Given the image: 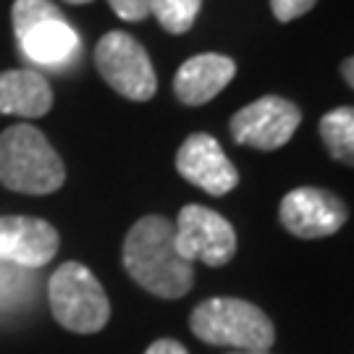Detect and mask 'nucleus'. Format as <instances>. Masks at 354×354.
<instances>
[{
  "label": "nucleus",
  "instance_id": "nucleus-5",
  "mask_svg": "<svg viewBox=\"0 0 354 354\" xmlns=\"http://www.w3.org/2000/svg\"><path fill=\"white\" fill-rule=\"evenodd\" d=\"M95 66L111 87L129 100L145 102L158 92L147 50L127 32H108L95 48Z\"/></svg>",
  "mask_w": 354,
  "mask_h": 354
},
{
  "label": "nucleus",
  "instance_id": "nucleus-20",
  "mask_svg": "<svg viewBox=\"0 0 354 354\" xmlns=\"http://www.w3.org/2000/svg\"><path fill=\"white\" fill-rule=\"evenodd\" d=\"M342 74H344V79H346V84H349V87L354 89V55H352V58H346V61H344Z\"/></svg>",
  "mask_w": 354,
  "mask_h": 354
},
{
  "label": "nucleus",
  "instance_id": "nucleus-11",
  "mask_svg": "<svg viewBox=\"0 0 354 354\" xmlns=\"http://www.w3.org/2000/svg\"><path fill=\"white\" fill-rule=\"evenodd\" d=\"M236 74V64L228 55L203 53L184 61L174 76V92L184 105H205L228 87Z\"/></svg>",
  "mask_w": 354,
  "mask_h": 354
},
{
  "label": "nucleus",
  "instance_id": "nucleus-18",
  "mask_svg": "<svg viewBox=\"0 0 354 354\" xmlns=\"http://www.w3.org/2000/svg\"><path fill=\"white\" fill-rule=\"evenodd\" d=\"M124 21H142L150 16V0H108Z\"/></svg>",
  "mask_w": 354,
  "mask_h": 354
},
{
  "label": "nucleus",
  "instance_id": "nucleus-17",
  "mask_svg": "<svg viewBox=\"0 0 354 354\" xmlns=\"http://www.w3.org/2000/svg\"><path fill=\"white\" fill-rule=\"evenodd\" d=\"M317 0H270V8L273 16L279 21H291V19H299L302 13H307Z\"/></svg>",
  "mask_w": 354,
  "mask_h": 354
},
{
  "label": "nucleus",
  "instance_id": "nucleus-22",
  "mask_svg": "<svg viewBox=\"0 0 354 354\" xmlns=\"http://www.w3.org/2000/svg\"><path fill=\"white\" fill-rule=\"evenodd\" d=\"M228 354H270V352H228Z\"/></svg>",
  "mask_w": 354,
  "mask_h": 354
},
{
  "label": "nucleus",
  "instance_id": "nucleus-12",
  "mask_svg": "<svg viewBox=\"0 0 354 354\" xmlns=\"http://www.w3.org/2000/svg\"><path fill=\"white\" fill-rule=\"evenodd\" d=\"M19 45L32 64L39 66H64L71 64L79 53V37L74 26L66 24L64 13H55L29 26L19 35Z\"/></svg>",
  "mask_w": 354,
  "mask_h": 354
},
{
  "label": "nucleus",
  "instance_id": "nucleus-2",
  "mask_svg": "<svg viewBox=\"0 0 354 354\" xmlns=\"http://www.w3.org/2000/svg\"><path fill=\"white\" fill-rule=\"evenodd\" d=\"M66 181V165L45 134L16 124L0 134V184L21 194H53Z\"/></svg>",
  "mask_w": 354,
  "mask_h": 354
},
{
  "label": "nucleus",
  "instance_id": "nucleus-7",
  "mask_svg": "<svg viewBox=\"0 0 354 354\" xmlns=\"http://www.w3.org/2000/svg\"><path fill=\"white\" fill-rule=\"evenodd\" d=\"M302 124L299 108L286 97L268 95L244 105L231 118V137L254 150H279Z\"/></svg>",
  "mask_w": 354,
  "mask_h": 354
},
{
  "label": "nucleus",
  "instance_id": "nucleus-10",
  "mask_svg": "<svg viewBox=\"0 0 354 354\" xmlns=\"http://www.w3.org/2000/svg\"><path fill=\"white\" fill-rule=\"evenodd\" d=\"M58 231L29 215H3L0 218V263L19 268L48 266L58 252Z\"/></svg>",
  "mask_w": 354,
  "mask_h": 354
},
{
  "label": "nucleus",
  "instance_id": "nucleus-9",
  "mask_svg": "<svg viewBox=\"0 0 354 354\" xmlns=\"http://www.w3.org/2000/svg\"><path fill=\"white\" fill-rule=\"evenodd\" d=\"M178 174L197 189L213 197H223L239 184L236 165L228 160L223 147L210 134H192L184 140L176 155Z\"/></svg>",
  "mask_w": 354,
  "mask_h": 354
},
{
  "label": "nucleus",
  "instance_id": "nucleus-16",
  "mask_svg": "<svg viewBox=\"0 0 354 354\" xmlns=\"http://www.w3.org/2000/svg\"><path fill=\"white\" fill-rule=\"evenodd\" d=\"M61 13V8L50 3V0H16L13 3V32L16 37L24 35L29 26H35L37 21Z\"/></svg>",
  "mask_w": 354,
  "mask_h": 354
},
{
  "label": "nucleus",
  "instance_id": "nucleus-6",
  "mask_svg": "<svg viewBox=\"0 0 354 354\" xmlns=\"http://www.w3.org/2000/svg\"><path fill=\"white\" fill-rule=\"evenodd\" d=\"M178 254L194 263L200 260L210 268L226 266L236 254V231L221 213L205 205H187L181 207L174 226Z\"/></svg>",
  "mask_w": 354,
  "mask_h": 354
},
{
  "label": "nucleus",
  "instance_id": "nucleus-4",
  "mask_svg": "<svg viewBox=\"0 0 354 354\" xmlns=\"http://www.w3.org/2000/svg\"><path fill=\"white\" fill-rule=\"evenodd\" d=\"M48 302L53 317L74 333H97L111 317V302L100 281L82 263H64L50 276Z\"/></svg>",
  "mask_w": 354,
  "mask_h": 354
},
{
  "label": "nucleus",
  "instance_id": "nucleus-15",
  "mask_svg": "<svg viewBox=\"0 0 354 354\" xmlns=\"http://www.w3.org/2000/svg\"><path fill=\"white\" fill-rule=\"evenodd\" d=\"M200 8H203V0H150V13L171 35L189 32Z\"/></svg>",
  "mask_w": 354,
  "mask_h": 354
},
{
  "label": "nucleus",
  "instance_id": "nucleus-8",
  "mask_svg": "<svg viewBox=\"0 0 354 354\" xmlns=\"http://www.w3.org/2000/svg\"><path fill=\"white\" fill-rule=\"evenodd\" d=\"M281 223L299 239H323L346 223V205L326 189L299 187L281 200Z\"/></svg>",
  "mask_w": 354,
  "mask_h": 354
},
{
  "label": "nucleus",
  "instance_id": "nucleus-13",
  "mask_svg": "<svg viewBox=\"0 0 354 354\" xmlns=\"http://www.w3.org/2000/svg\"><path fill=\"white\" fill-rule=\"evenodd\" d=\"M53 108V89L37 71H3L0 74V113L39 118Z\"/></svg>",
  "mask_w": 354,
  "mask_h": 354
},
{
  "label": "nucleus",
  "instance_id": "nucleus-21",
  "mask_svg": "<svg viewBox=\"0 0 354 354\" xmlns=\"http://www.w3.org/2000/svg\"><path fill=\"white\" fill-rule=\"evenodd\" d=\"M66 3H74V6H82V3H92V0H66Z\"/></svg>",
  "mask_w": 354,
  "mask_h": 354
},
{
  "label": "nucleus",
  "instance_id": "nucleus-19",
  "mask_svg": "<svg viewBox=\"0 0 354 354\" xmlns=\"http://www.w3.org/2000/svg\"><path fill=\"white\" fill-rule=\"evenodd\" d=\"M145 354H189L184 344H178L176 339H158L155 344L147 346Z\"/></svg>",
  "mask_w": 354,
  "mask_h": 354
},
{
  "label": "nucleus",
  "instance_id": "nucleus-1",
  "mask_svg": "<svg viewBox=\"0 0 354 354\" xmlns=\"http://www.w3.org/2000/svg\"><path fill=\"white\" fill-rule=\"evenodd\" d=\"M124 268L145 291L178 299L194 283V268L176 250L174 223L163 215H145L124 241Z\"/></svg>",
  "mask_w": 354,
  "mask_h": 354
},
{
  "label": "nucleus",
  "instance_id": "nucleus-14",
  "mask_svg": "<svg viewBox=\"0 0 354 354\" xmlns=\"http://www.w3.org/2000/svg\"><path fill=\"white\" fill-rule=\"evenodd\" d=\"M320 137L333 160L354 165V108H333L320 118Z\"/></svg>",
  "mask_w": 354,
  "mask_h": 354
},
{
  "label": "nucleus",
  "instance_id": "nucleus-3",
  "mask_svg": "<svg viewBox=\"0 0 354 354\" xmlns=\"http://www.w3.org/2000/svg\"><path fill=\"white\" fill-rule=\"evenodd\" d=\"M192 333L213 346H231L234 352H268L276 342L270 317L252 302L236 297H215L192 313Z\"/></svg>",
  "mask_w": 354,
  "mask_h": 354
}]
</instances>
